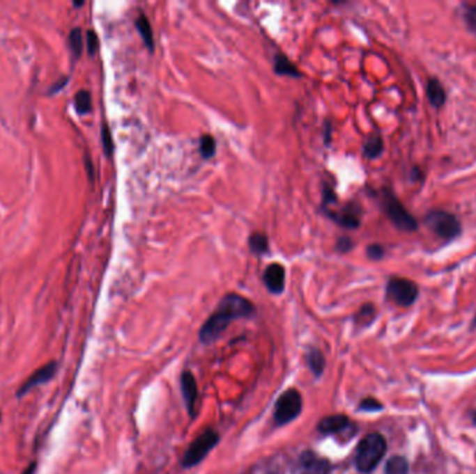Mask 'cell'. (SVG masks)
<instances>
[{
    "mask_svg": "<svg viewBox=\"0 0 476 474\" xmlns=\"http://www.w3.org/2000/svg\"><path fill=\"white\" fill-rule=\"evenodd\" d=\"M86 47H88V53L91 56H93L99 47V39L93 31H88V33H86Z\"/></svg>",
    "mask_w": 476,
    "mask_h": 474,
    "instance_id": "d4e9b609",
    "label": "cell"
},
{
    "mask_svg": "<svg viewBox=\"0 0 476 474\" xmlns=\"http://www.w3.org/2000/svg\"><path fill=\"white\" fill-rule=\"evenodd\" d=\"M217 441H219V437L213 430H208L204 434H201L187 450L183 458L184 468H192V466H197L199 462H202V459L217 444Z\"/></svg>",
    "mask_w": 476,
    "mask_h": 474,
    "instance_id": "277c9868",
    "label": "cell"
},
{
    "mask_svg": "<svg viewBox=\"0 0 476 474\" xmlns=\"http://www.w3.org/2000/svg\"><path fill=\"white\" fill-rule=\"evenodd\" d=\"M336 249L340 253H347L353 249V239L350 237H340L336 244Z\"/></svg>",
    "mask_w": 476,
    "mask_h": 474,
    "instance_id": "484cf974",
    "label": "cell"
},
{
    "mask_svg": "<svg viewBox=\"0 0 476 474\" xmlns=\"http://www.w3.org/2000/svg\"><path fill=\"white\" fill-rule=\"evenodd\" d=\"M383 152V141L379 135L371 136L364 145V155L368 159H375Z\"/></svg>",
    "mask_w": 476,
    "mask_h": 474,
    "instance_id": "ac0fdd59",
    "label": "cell"
},
{
    "mask_svg": "<svg viewBox=\"0 0 476 474\" xmlns=\"http://www.w3.org/2000/svg\"><path fill=\"white\" fill-rule=\"evenodd\" d=\"M386 448V440L381 434L374 433L367 436L357 448L355 465L358 471L362 473L372 472L385 457Z\"/></svg>",
    "mask_w": 476,
    "mask_h": 474,
    "instance_id": "7a4b0ae2",
    "label": "cell"
},
{
    "mask_svg": "<svg viewBox=\"0 0 476 474\" xmlns=\"http://www.w3.org/2000/svg\"><path fill=\"white\" fill-rule=\"evenodd\" d=\"M326 216L333 220L337 226L343 227V228H348V230H354L360 227V210L355 205H348L346 206L341 212H330V210H325Z\"/></svg>",
    "mask_w": 476,
    "mask_h": 474,
    "instance_id": "9c48e42d",
    "label": "cell"
},
{
    "mask_svg": "<svg viewBox=\"0 0 476 474\" xmlns=\"http://www.w3.org/2000/svg\"><path fill=\"white\" fill-rule=\"evenodd\" d=\"M385 209L390 220L404 231H411L417 228L415 220L407 213V210L403 207V205L393 196V195H386L385 198Z\"/></svg>",
    "mask_w": 476,
    "mask_h": 474,
    "instance_id": "52a82bcc",
    "label": "cell"
},
{
    "mask_svg": "<svg viewBox=\"0 0 476 474\" xmlns=\"http://www.w3.org/2000/svg\"><path fill=\"white\" fill-rule=\"evenodd\" d=\"M332 203H336V193L333 192V189L330 187H325L323 188V209Z\"/></svg>",
    "mask_w": 476,
    "mask_h": 474,
    "instance_id": "83f0119b",
    "label": "cell"
},
{
    "mask_svg": "<svg viewBox=\"0 0 476 474\" xmlns=\"http://www.w3.org/2000/svg\"><path fill=\"white\" fill-rule=\"evenodd\" d=\"M350 426H351V422L346 416H329V418H325L319 423L318 429L322 434L330 436V434L346 432Z\"/></svg>",
    "mask_w": 476,
    "mask_h": 474,
    "instance_id": "4fadbf2b",
    "label": "cell"
},
{
    "mask_svg": "<svg viewBox=\"0 0 476 474\" xmlns=\"http://www.w3.org/2000/svg\"><path fill=\"white\" fill-rule=\"evenodd\" d=\"M330 138H332V124L326 123L325 124V143H326V146H329Z\"/></svg>",
    "mask_w": 476,
    "mask_h": 474,
    "instance_id": "4dcf8cb0",
    "label": "cell"
},
{
    "mask_svg": "<svg viewBox=\"0 0 476 474\" xmlns=\"http://www.w3.org/2000/svg\"><path fill=\"white\" fill-rule=\"evenodd\" d=\"M387 297L399 306H411L417 297L418 288L417 285L406 278H392L387 284Z\"/></svg>",
    "mask_w": 476,
    "mask_h": 474,
    "instance_id": "5b68a950",
    "label": "cell"
},
{
    "mask_svg": "<svg viewBox=\"0 0 476 474\" xmlns=\"http://www.w3.org/2000/svg\"><path fill=\"white\" fill-rule=\"evenodd\" d=\"M54 373H56V363H53V362L47 363L46 366H43V368H40L39 370H36V372H35V373L22 384V387L18 390L17 395L21 397V395L26 394L29 390H32L33 387H36V386H39V384H43V383H46V381H49V380H52V377L54 376Z\"/></svg>",
    "mask_w": 476,
    "mask_h": 474,
    "instance_id": "8fae6325",
    "label": "cell"
},
{
    "mask_svg": "<svg viewBox=\"0 0 476 474\" xmlns=\"http://www.w3.org/2000/svg\"><path fill=\"white\" fill-rule=\"evenodd\" d=\"M385 474H408V464L401 457H393L389 459Z\"/></svg>",
    "mask_w": 476,
    "mask_h": 474,
    "instance_id": "ffe728a7",
    "label": "cell"
},
{
    "mask_svg": "<svg viewBox=\"0 0 476 474\" xmlns=\"http://www.w3.org/2000/svg\"><path fill=\"white\" fill-rule=\"evenodd\" d=\"M301 409H302V398L300 393L297 390H289L276 402L275 420L280 426L287 425L301 413Z\"/></svg>",
    "mask_w": 476,
    "mask_h": 474,
    "instance_id": "3957f363",
    "label": "cell"
},
{
    "mask_svg": "<svg viewBox=\"0 0 476 474\" xmlns=\"http://www.w3.org/2000/svg\"><path fill=\"white\" fill-rule=\"evenodd\" d=\"M35 468H36V466H35V464H32V465H31V466H29V468H28V469H26L24 473L21 474H33V472H35Z\"/></svg>",
    "mask_w": 476,
    "mask_h": 474,
    "instance_id": "1f68e13d",
    "label": "cell"
},
{
    "mask_svg": "<svg viewBox=\"0 0 476 474\" xmlns=\"http://www.w3.org/2000/svg\"><path fill=\"white\" fill-rule=\"evenodd\" d=\"M248 246L254 255H265L269 252V238L263 232H254L248 238Z\"/></svg>",
    "mask_w": 476,
    "mask_h": 474,
    "instance_id": "2e32d148",
    "label": "cell"
},
{
    "mask_svg": "<svg viewBox=\"0 0 476 474\" xmlns=\"http://www.w3.org/2000/svg\"><path fill=\"white\" fill-rule=\"evenodd\" d=\"M330 464L312 452H305L300 461L301 474H329Z\"/></svg>",
    "mask_w": 476,
    "mask_h": 474,
    "instance_id": "30bf717a",
    "label": "cell"
},
{
    "mask_svg": "<svg viewBox=\"0 0 476 474\" xmlns=\"http://www.w3.org/2000/svg\"><path fill=\"white\" fill-rule=\"evenodd\" d=\"M273 70L276 74L284 75V77H291V78L302 77L297 65L286 54H282V53H277L273 57Z\"/></svg>",
    "mask_w": 476,
    "mask_h": 474,
    "instance_id": "5bb4252c",
    "label": "cell"
},
{
    "mask_svg": "<svg viewBox=\"0 0 476 474\" xmlns=\"http://www.w3.org/2000/svg\"><path fill=\"white\" fill-rule=\"evenodd\" d=\"M263 284L269 290V292L279 295L284 291L286 287V269L280 263L269 264L262 276Z\"/></svg>",
    "mask_w": 476,
    "mask_h": 474,
    "instance_id": "ba28073f",
    "label": "cell"
},
{
    "mask_svg": "<svg viewBox=\"0 0 476 474\" xmlns=\"http://www.w3.org/2000/svg\"><path fill=\"white\" fill-rule=\"evenodd\" d=\"M199 153L204 159H210L216 153V141L212 135H202L199 139Z\"/></svg>",
    "mask_w": 476,
    "mask_h": 474,
    "instance_id": "d6986e66",
    "label": "cell"
},
{
    "mask_svg": "<svg viewBox=\"0 0 476 474\" xmlns=\"http://www.w3.org/2000/svg\"><path fill=\"white\" fill-rule=\"evenodd\" d=\"M181 390L184 395V401L187 404L188 412L191 416L195 415L197 409V402H198V387L194 376L190 372L183 373L181 376Z\"/></svg>",
    "mask_w": 476,
    "mask_h": 474,
    "instance_id": "7c38bea8",
    "label": "cell"
},
{
    "mask_svg": "<svg viewBox=\"0 0 476 474\" xmlns=\"http://www.w3.org/2000/svg\"><path fill=\"white\" fill-rule=\"evenodd\" d=\"M70 47L74 53L75 57H78L81 54L82 50V35H81V29H72L70 33Z\"/></svg>",
    "mask_w": 476,
    "mask_h": 474,
    "instance_id": "cb8c5ba5",
    "label": "cell"
},
{
    "mask_svg": "<svg viewBox=\"0 0 476 474\" xmlns=\"http://www.w3.org/2000/svg\"><path fill=\"white\" fill-rule=\"evenodd\" d=\"M361 409H362V411H368V412H375V411L382 409V405H381L378 401L369 398V400H365V401L361 404Z\"/></svg>",
    "mask_w": 476,
    "mask_h": 474,
    "instance_id": "f1b7e54d",
    "label": "cell"
},
{
    "mask_svg": "<svg viewBox=\"0 0 476 474\" xmlns=\"http://www.w3.org/2000/svg\"><path fill=\"white\" fill-rule=\"evenodd\" d=\"M102 143H103V149L107 157H110L113 155L114 150V145H113V138H112V132L110 128L107 127V124L102 125Z\"/></svg>",
    "mask_w": 476,
    "mask_h": 474,
    "instance_id": "603a6c76",
    "label": "cell"
},
{
    "mask_svg": "<svg viewBox=\"0 0 476 474\" xmlns=\"http://www.w3.org/2000/svg\"><path fill=\"white\" fill-rule=\"evenodd\" d=\"M135 28L138 31V33L141 35L146 49L152 53L155 50V38H153V31H152V25L148 19V17L141 13L137 19H135Z\"/></svg>",
    "mask_w": 476,
    "mask_h": 474,
    "instance_id": "9a60e30c",
    "label": "cell"
},
{
    "mask_svg": "<svg viewBox=\"0 0 476 474\" xmlns=\"http://www.w3.org/2000/svg\"><path fill=\"white\" fill-rule=\"evenodd\" d=\"M75 109L79 114H86L92 110V99L88 90H79L75 95Z\"/></svg>",
    "mask_w": 476,
    "mask_h": 474,
    "instance_id": "44dd1931",
    "label": "cell"
},
{
    "mask_svg": "<svg viewBox=\"0 0 476 474\" xmlns=\"http://www.w3.org/2000/svg\"><path fill=\"white\" fill-rule=\"evenodd\" d=\"M466 17H467V19H468L470 26L476 32V8H471V10L467 13Z\"/></svg>",
    "mask_w": 476,
    "mask_h": 474,
    "instance_id": "f546056e",
    "label": "cell"
},
{
    "mask_svg": "<svg viewBox=\"0 0 476 474\" xmlns=\"http://www.w3.org/2000/svg\"><path fill=\"white\" fill-rule=\"evenodd\" d=\"M427 223L432 231H435L439 237L446 238V239L454 238L460 232L459 221L456 220L454 216L449 213H443V212L431 213L428 216Z\"/></svg>",
    "mask_w": 476,
    "mask_h": 474,
    "instance_id": "8992f818",
    "label": "cell"
},
{
    "mask_svg": "<svg viewBox=\"0 0 476 474\" xmlns=\"http://www.w3.org/2000/svg\"><path fill=\"white\" fill-rule=\"evenodd\" d=\"M255 315V306L238 294H227L220 301L215 313L206 320L201 330V341L205 344L217 340L233 320L251 317Z\"/></svg>",
    "mask_w": 476,
    "mask_h": 474,
    "instance_id": "6da1fadb",
    "label": "cell"
},
{
    "mask_svg": "<svg viewBox=\"0 0 476 474\" xmlns=\"http://www.w3.org/2000/svg\"><path fill=\"white\" fill-rule=\"evenodd\" d=\"M474 422L476 423V412L474 413Z\"/></svg>",
    "mask_w": 476,
    "mask_h": 474,
    "instance_id": "d6a6232c",
    "label": "cell"
},
{
    "mask_svg": "<svg viewBox=\"0 0 476 474\" xmlns=\"http://www.w3.org/2000/svg\"><path fill=\"white\" fill-rule=\"evenodd\" d=\"M308 363H309L311 369L314 370V373L319 376L323 372V368H325V358H323V355L319 351H312L308 355Z\"/></svg>",
    "mask_w": 476,
    "mask_h": 474,
    "instance_id": "7402d4cb",
    "label": "cell"
},
{
    "mask_svg": "<svg viewBox=\"0 0 476 474\" xmlns=\"http://www.w3.org/2000/svg\"><path fill=\"white\" fill-rule=\"evenodd\" d=\"M428 95H429V99H431L432 104L436 106V107H440L445 103V100H446L445 89L440 85V82L436 81V79H432L429 82V85H428Z\"/></svg>",
    "mask_w": 476,
    "mask_h": 474,
    "instance_id": "e0dca14e",
    "label": "cell"
},
{
    "mask_svg": "<svg viewBox=\"0 0 476 474\" xmlns=\"http://www.w3.org/2000/svg\"><path fill=\"white\" fill-rule=\"evenodd\" d=\"M367 255L369 256V259H372V260H379V259H382L383 258V255H385V249L381 246V245H378V244H374V245H369L368 246V249H367Z\"/></svg>",
    "mask_w": 476,
    "mask_h": 474,
    "instance_id": "4316f807",
    "label": "cell"
}]
</instances>
